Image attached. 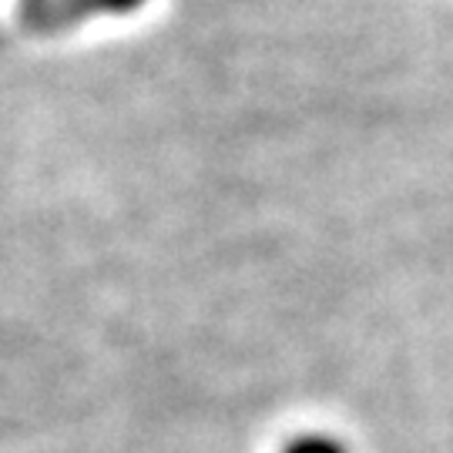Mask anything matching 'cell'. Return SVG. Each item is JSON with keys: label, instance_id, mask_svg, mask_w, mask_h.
<instances>
[{"label": "cell", "instance_id": "obj_1", "mask_svg": "<svg viewBox=\"0 0 453 453\" xmlns=\"http://www.w3.org/2000/svg\"><path fill=\"white\" fill-rule=\"evenodd\" d=\"M142 4L145 0H17V17L34 34H58L91 17L131 14Z\"/></svg>", "mask_w": 453, "mask_h": 453}, {"label": "cell", "instance_id": "obj_2", "mask_svg": "<svg viewBox=\"0 0 453 453\" xmlns=\"http://www.w3.org/2000/svg\"><path fill=\"white\" fill-rule=\"evenodd\" d=\"M282 453H349L340 440L323 437V434H309V437H296Z\"/></svg>", "mask_w": 453, "mask_h": 453}]
</instances>
